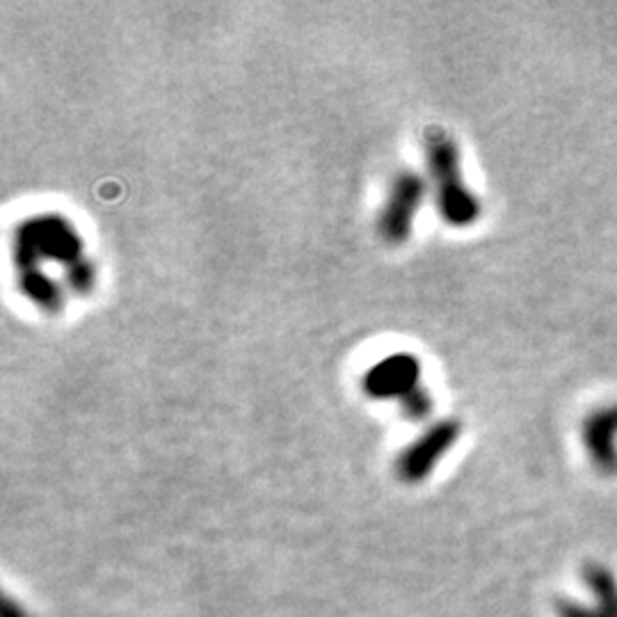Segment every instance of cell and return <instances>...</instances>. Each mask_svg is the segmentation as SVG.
<instances>
[{
    "label": "cell",
    "mask_w": 617,
    "mask_h": 617,
    "mask_svg": "<svg viewBox=\"0 0 617 617\" xmlns=\"http://www.w3.org/2000/svg\"><path fill=\"white\" fill-rule=\"evenodd\" d=\"M12 254L21 293L46 314H58L64 302L60 284L42 272L46 261L60 263L67 272L69 284L80 295L94 288L96 270L85 256L83 236L64 215L44 213L19 224L14 231Z\"/></svg>",
    "instance_id": "6da1fadb"
},
{
    "label": "cell",
    "mask_w": 617,
    "mask_h": 617,
    "mask_svg": "<svg viewBox=\"0 0 617 617\" xmlns=\"http://www.w3.org/2000/svg\"><path fill=\"white\" fill-rule=\"evenodd\" d=\"M423 151H426L430 183L442 220L451 227H471L478 222L483 206L464 179L460 147L444 128L432 126L423 135Z\"/></svg>",
    "instance_id": "7a4b0ae2"
},
{
    "label": "cell",
    "mask_w": 617,
    "mask_h": 617,
    "mask_svg": "<svg viewBox=\"0 0 617 617\" xmlns=\"http://www.w3.org/2000/svg\"><path fill=\"white\" fill-rule=\"evenodd\" d=\"M428 195V183L416 172H400L391 181L387 199L378 215V234L389 245H403L410 240L414 218Z\"/></svg>",
    "instance_id": "3957f363"
},
{
    "label": "cell",
    "mask_w": 617,
    "mask_h": 617,
    "mask_svg": "<svg viewBox=\"0 0 617 617\" xmlns=\"http://www.w3.org/2000/svg\"><path fill=\"white\" fill-rule=\"evenodd\" d=\"M462 421L439 419L421 432L414 442L403 448L396 460V476L407 485L426 480L432 469L444 460V455L460 442Z\"/></svg>",
    "instance_id": "277c9868"
},
{
    "label": "cell",
    "mask_w": 617,
    "mask_h": 617,
    "mask_svg": "<svg viewBox=\"0 0 617 617\" xmlns=\"http://www.w3.org/2000/svg\"><path fill=\"white\" fill-rule=\"evenodd\" d=\"M364 391L371 398H396L403 403L416 389L423 387V368L414 355L398 352L384 357L364 375Z\"/></svg>",
    "instance_id": "5b68a950"
},
{
    "label": "cell",
    "mask_w": 617,
    "mask_h": 617,
    "mask_svg": "<svg viewBox=\"0 0 617 617\" xmlns=\"http://www.w3.org/2000/svg\"><path fill=\"white\" fill-rule=\"evenodd\" d=\"M617 403L599 407L583 419L581 439L602 474H617Z\"/></svg>",
    "instance_id": "8992f818"
},
{
    "label": "cell",
    "mask_w": 617,
    "mask_h": 617,
    "mask_svg": "<svg viewBox=\"0 0 617 617\" xmlns=\"http://www.w3.org/2000/svg\"><path fill=\"white\" fill-rule=\"evenodd\" d=\"M583 581L588 583L592 595H595L597 608L606 617H617V581L606 567L590 563L583 567Z\"/></svg>",
    "instance_id": "52a82bcc"
},
{
    "label": "cell",
    "mask_w": 617,
    "mask_h": 617,
    "mask_svg": "<svg viewBox=\"0 0 617 617\" xmlns=\"http://www.w3.org/2000/svg\"><path fill=\"white\" fill-rule=\"evenodd\" d=\"M556 613L558 617H606L599 608H588L576 602H567V599H558Z\"/></svg>",
    "instance_id": "ba28073f"
},
{
    "label": "cell",
    "mask_w": 617,
    "mask_h": 617,
    "mask_svg": "<svg viewBox=\"0 0 617 617\" xmlns=\"http://www.w3.org/2000/svg\"><path fill=\"white\" fill-rule=\"evenodd\" d=\"M3 617H30L26 608L21 604H16L12 597H5L3 602Z\"/></svg>",
    "instance_id": "9c48e42d"
}]
</instances>
